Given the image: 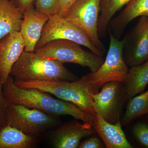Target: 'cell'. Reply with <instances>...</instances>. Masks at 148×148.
Here are the masks:
<instances>
[{"mask_svg": "<svg viewBox=\"0 0 148 148\" xmlns=\"http://www.w3.org/2000/svg\"><path fill=\"white\" fill-rule=\"evenodd\" d=\"M3 92L8 103L38 109L54 116L70 115L85 123L93 125V116L73 103L55 99L48 92L37 88L18 87L10 75L3 84Z\"/></svg>", "mask_w": 148, "mask_h": 148, "instance_id": "1", "label": "cell"}, {"mask_svg": "<svg viewBox=\"0 0 148 148\" xmlns=\"http://www.w3.org/2000/svg\"><path fill=\"white\" fill-rule=\"evenodd\" d=\"M10 75L15 81L73 82L77 77L60 61L34 51H23L14 64Z\"/></svg>", "mask_w": 148, "mask_h": 148, "instance_id": "2", "label": "cell"}, {"mask_svg": "<svg viewBox=\"0 0 148 148\" xmlns=\"http://www.w3.org/2000/svg\"><path fill=\"white\" fill-rule=\"evenodd\" d=\"M109 49L105 61L95 72H91L79 79L91 94H96L103 85L111 82H124L129 68L123 54V41L114 37L110 32Z\"/></svg>", "mask_w": 148, "mask_h": 148, "instance_id": "3", "label": "cell"}, {"mask_svg": "<svg viewBox=\"0 0 148 148\" xmlns=\"http://www.w3.org/2000/svg\"><path fill=\"white\" fill-rule=\"evenodd\" d=\"M14 82L18 87L37 88L73 103L81 110L92 116L96 114L91 93L79 79L73 82H24L14 80Z\"/></svg>", "mask_w": 148, "mask_h": 148, "instance_id": "4", "label": "cell"}, {"mask_svg": "<svg viewBox=\"0 0 148 148\" xmlns=\"http://www.w3.org/2000/svg\"><path fill=\"white\" fill-rule=\"evenodd\" d=\"M56 117L38 109L10 103L5 112L6 125L37 138L60 123Z\"/></svg>", "mask_w": 148, "mask_h": 148, "instance_id": "5", "label": "cell"}, {"mask_svg": "<svg viewBox=\"0 0 148 148\" xmlns=\"http://www.w3.org/2000/svg\"><path fill=\"white\" fill-rule=\"evenodd\" d=\"M80 45L70 40L58 39L51 41L34 52L61 63H70L88 67L91 72L96 71L104 62L102 56L86 51Z\"/></svg>", "mask_w": 148, "mask_h": 148, "instance_id": "6", "label": "cell"}, {"mask_svg": "<svg viewBox=\"0 0 148 148\" xmlns=\"http://www.w3.org/2000/svg\"><path fill=\"white\" fill-rule=\"evenodd\" d=\"M58 39L70 40L87 47L96 55L103 56V52L94 45L87 34L79 27L56 14L50 17L45 24L35 49Z\"/></svg>", "mask_w": 148, "mask_h": 148, "instance_id": "7", "label": "cell"}, {"mask_svg": "<svg viewBox=\"0 0 148 148\" xmlns=\"http://www.w3.org/2000/svg\"><path fill=\"white\" fill-rule=\"evenodd\" d=\"M100 0H76L64 17L87 34L94 45L104 53L105 47L98 34Z\"/></svg>", "mask_w": 148, "mask_h": 148, "instance_id": "8", "label": "cell"}, {"mask_svg": "<svg viewBox=\"0 0 148 148\" xmlns=\"http://www.w3.org/2000/svg\"><path fill=\"white\" fill-rule=\"evenodd\" d=\"M100 92L91 94L96 114L110 123L120 120L123 105L125 102L124 84L111 82L103 85Z\"/></svg>", "mask_w": 148, "mask_h": 148, "instance_id": "9", "label": "cell"}, {"mask_svg": "<svg viewBox=\"0 0 148 148\" xmlns=\"http://www.w3.org/2000/svg\"><path fill=\"white\" fill-rule=\"evenodd\" d=\"M123 54L128 67L139 66L148 59V16H142L123 39Z\"/></svg>", "mask_w": 148, "mask_h": 148, "instance_id": "10", "label": "cell"}, {"mask_svg": "<svg viewBox=\"0 0 148 148\" xmlns=\"http://www.w3.org/2000/svg\"><path fill=\"white\" fill-rule=\"evenodd\" d=\"M90 124L73 121L52 131L51 141L56 148H78L83 138L90 137L95 131Z\"/></svg>", "mask_w": 148, "mask_h": 148, "instance_id": "11", "label": "cell"}, {"mask_svg": "<svg viewBox=\"0 0 148 148\" xmlns=\"http://www.w3.org/2000/svg\"><path fill=\"white\" fill-rule=\"evenodd\" d=\"M24 39L19 32L10 33L0 41V80L6 81L14 64L24 51Z\"/></svg>", "mask_w": 148, "mask_h": 148, "instance_id": "12", "label": "cell"}, {"mask_svg": "<svg viewBox=\"0 0 148 148\" xmlns=\"http://www.w3.org/2000/svg\"><path fill=\"white\" fill-rule=\"evenodd\" d=\"M50 16L37 11L34 5L29 7L23 13L20 32L24 39V51L34 52L41 35L43 27Z\"/></svg>", "mask_w": 148, "mask_h": 148, "instance_id": "13", "label": "cell"}, {"mask_svg": "<svg viewBox=\"0 0 148 148\" xmlns=\"http://www.w3.org/2000/svg\"><path fill=\"white\" fill-rule=\"evenodd\" d=\"M93 129L102 138L108 148H132L122 129L120 121L110 123L96 114L93 116Z\"/></svg>", "mask_w": 148, "mask_h": 148, "instance_id": "14", "label": "cell"}, {"mask_svg": "<svg viewBox=\"0 0 148 148\" xmlns=\"http://www.w3.org/2000/svg\"><path fill=\"white\" fill-rule=\"evenodd\" d=\"M148 16V0H131L125 8L109 22L108 32L119 40L127 25L139 16Z\"/></svg>", "mask_w": 148, "mask_h": 148, "instance_id": "15", "label": "cell"}, {"mask_svg": "<svg viewBox=\"0 0 148 148\" xmlns=\"http://www.w3.org/2000/svg\"><path fill=\"white\" fill-rule=\"evenodd\" d=\"M123 84L126 101L144 92L148 85V59L141 65L129 68Z\"/></svg>", "mask_w": 148, "mask_h": 148, "instance_id": "16", "label": "cell"}, {"mask_svg": "<svg viewBox=\"0 0 148 148\" xmlns=\"http://www.w3.org/2000/svg\"><path fill=\"white\" fill-rule=\"evenodd\" d=\"M23 13L10 0H0V41L11 32H20Z\"/></svg>", "mask_w": 148, "mask_h": 148, "instance_id": "17", "label": "cell"}, {"mask_svg": "<svg viewBox=\"0 0 148 148\" xmlns=\"http://www.w3.org/2000/svg\"><path fill=\"white\" fill-rule=\"evenodd\" d=\"M37 143V138L9 125L0 131V148H32L35 147Z\"/></svg>", "mask_w": 148, "mask_h": 148, "instance_id": "18", "label": "cell"}, {"mask_svg": "<svg viewBox=\"0 0 148 148\" xmlns=\"http://www.w3.org/2000/svg\"><path fill=\"white\" fill-rule=\"evenodd\" d=\"M131 0H100V15L98 21V34L103 38L107 36L108 26L114 15Z\"/></svg>", "mask_w": 148, "mask_h": 148, "instance_id": "19", "label": "cell"}, {"mask_svg": "<svg viewBox=\"0 0 148 148\" xmlns=\"http://www.w3.org/2000/svg\"><path fill=\"white\" fill-rule=\"evenodd\" d=\"M145 115H148V89L128 101L121 123L122 125H127Z\"/></svg>", "mask_w": 148, "mask_h": 148, "instance_id": "20", "label": "cell"}, {"mask_svg": "<svg viewBox=\"0 0 148 148\" xmlns=\"http://www.w3.org/2000/svg\"><path fill=\"white\" fill-rule=\"evenodd\" d=\"M132 128V135L138 145L148 148V115L137 119Z\"/></svg>", "mask_w": 148, "mask_h": 148, "instance_id": "21", "label": "cell"}, {"mask_svg": "<svg viewBox=\"0 0 148 148\" xmlns=\"http://www.w3.org/2000/svg\"><path fill=\"white\" fill-rule=\"evenodd\" d=\"M35 8L40 13L51 17L58 14L59 0H36Z\"/></svg>", "mask_w": 148, "mask_h": 148, "instance_id": "22", "label": "cell"}, {"mask_svg": "<svg viewBox=\"0 0 148 148\" xmlns=\"http://www.w3.org/2000/svg\"><path fill=\"white\" fill-rule=\"evenodd\" d=\"M8 103L3 92V84L0 80V131L6 125L5 112Z\"/></svg>", "mask_w": 148, "mask_h": 148, "instance_id": "23", "label": "cell"}, {"mask_svg": "<svg viewBox=\"0 0 148 148\" xmlns=\"http://www.w3.org/2000/svg\"><path fill=\"white\" fill-rule=\"evenodd\" d=\"M102 147L101 141L96 137H92L87 138L81 142L79 148H100Z\"/></svg>", "mask_w": 148, "mask_h": 148, "instance_id": "24", "label": "cell"}, {"mask_svg": "<svg viewBox=\"0 0 148 148\" xmlns=\"http://www.w3.org/2000/svg\"><path fill=\"white\" fill-rule=\"evenodd\" d=\"M76 0H59V10L58 15L64 18L69 9Z\"/></svg>", "mask_w": 148, "mask_h": 148, "instance_id": "25", "label": "cell"}, {"mask_svg": "<svg viewBox=\"0 0 148 148\" xmlns=\"http://www.w3.org/2000/svg\"><path fill=\"white\" fill-rule=\"evenodd\" d=\"M17 9L24 13L28 8L34 5L35 0H10Z\"/></svg>", "mask_w": 148, "mask_h": 148, "instance_id": "26", "label": "cell"}]
</instances>
